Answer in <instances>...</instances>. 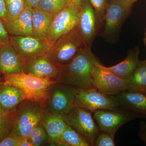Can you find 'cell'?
I'll return each instance as SVG.
<instances>
[{"mask_svg": "<svg viewBox=\"0 0 146 146\" xmlns=\"http://www.w3.org/2000/svg\"><path fill=\"white\" fill-rule=\"evenodd\" d=\"M91 51V47L82 48L70 63L58 67L56 82L84 89L94 88L92 72L94 65L98 62Z\"/></svg>", "mask_w": 146, "mask_h": 146, "instance_id": "cell-1", "label": "cell"}, {"mask_svg": "<svg viewBox=\"0 0 146 146\" xmlns=\"http://www.w3.org/2000/svg\"><path fill=\"white\" fill-rule=\"evenodd\" d=\"M70 0H41L36 8L52 19L67 6Z\"/></svg>", "mask_w": 146, "mask_h": 146, "instance_id": "cell-24", "label": "cell"}, {"mask_svg": "<svg viewBox=\"0 0 146 146\" xmlns=\"http://www.w3.org/2000/svg\"><path fill=\"white\" fill-rule=\"evenodd\" d=\"M78 26L86 46L91 47L94 39L101 30L102 23L89 0L82 1Z\"/></svg>", "mask_w": 146, "mask_h": 146, "instance_id": "cell-13", "label": "cell"}, {"mask_svg": "<svg viewBox=\"0 0 146 146\" xmlns=\"http://www.w3.org/2000/svg\"><path fill=\"white\" fill-rule=\"evenodd\" d=\"M61 117L68 125L80 133L91 146H94L100 129L92 112L85 108L75 106L69 114Z\"/></svg>", "mask_w": 146, "mask_h": 146, "instance_id": "cell-7", "label": "cell"}, {"mask_svg": "<svg viewBox=\"0 0 146 146\" xmlns=\"http://www.w3.org/2000/svg\"><path fill=\"white\" fill-rule=\"evenodd\" d=\"M46 112L42 104L25 100L14 112L12 128L9 136L28 138L33 129L41 122Z\"/></svg>", "mask_w": 146, "mask_h": 146, "instance_id": "cell-3", "label": "cell"}, {"mask_svg": "<svg viewBox=\"0 0 146 146\" xmlns=\"http://www.w3.org/2000/svg\"><path fill=\"white\" fill-rule=\"evenodd\" d=\"M143 43L145 46L146 47V28L145 32V34H144Z\"/></svg>", "mask_w": 146, "mask_h": 146, "instance_id": "cell-38", "label": "cell"}, {"mask_svg": "<svg viewBox=\"0 0 146 146\" xmlns=\"http://www.w3.org/2000/svg\"><path fill=\"white\" fill-rule=\"evenodd\" d=\"M25 100V95L18 87L4 84L0 86V108L5 112H13Z\"/></svg>", "mask_w": 146, "mask_h": 146, "instance_id": "cell-20", "label": "cell"}, {"mask_svg": "<svg viewBox=\"0 0 146 146\" xmlns=\"http://www.w3.org/2000/svg\"><path fill=\"white\" fill-rule=\"evenodd\" d=\"M31 146H40L48 145V137L44 128L40 122L33 129L28 138Z\"/></svg>", "mask_w": 146, "mask_h": 146, "instance_id": "cell-25", "label": "cell"}, {"mask_svg": "<svg viewBox=\"0 0 146 146\" xmlns=\"http://www.w3.org/2000/svg\"><path fill=\"white\" fill-rule=\"evenodd\" d=\"M23 72L40 78L52 79L56 81L58 70L46 54L38 57L25 59Z\"/></svg>", "mask_w": 146, "mask_h": 146, "instance_id": "cell-14", "label": "cell"}, {"mask_svg": "<svg viewBox=\"0 0 146 146\" xmlns=\"http://www.w3.org/2000/svg\"><path fill=\"white\" fill-rule=\"evenodd\" d=\"M1 46H0V48H1Z\"/></svg>", "mask_w": 146, "mask_h": 146, "instance_id": "cell-41", "label": "cell"}, {"mask_svg": "<svg viewBox=\"0 0 146 146\" xmlns=\"http://www.w3.org/2000/svg\"><path fill=\"white\" fill-rule=\"evenodd\" d=\"M23 139L17 136H9L0 142V146H21Z\"/></svg>", "mask_w": 146, "mask_h": 146, "instance_id": "cell-30", "label": "cell"}, {"mask_svg": "<svg viewBox=\"0 0 146 146\" xmlns=\"http://www.w3.org/2000/svg\"><path fill=\"white\" fill-rule=\"evenodd\" d=\"M58 146H91L80 133L69 125L62 133Z\"/></svg>", "mask_w": 146, "mask_h": 146, "instance_id": "cell-23", "label": "cell"}, {"mask_svg": "<svg viewBox=\"0 0 146 146\" xmlns=\"http://www.w3.org/2000/svg\"><path fill=\"white\" fill-rule=\"evenodd\" d=\"M138 137L144 142L146 146V121H141L139 122V130Z\"/></svg>", "mask_w": 146, "mask_h": 146, "instance_id": "cell-32", "label": "cell"}, {"mask_svg": "<svg viewBox=\"0 0 146 146\" xmlns=\"http://www.w3.org/2000/svg\"><path fill=\"white\" fill-rule=\"evenodd\" d=\"M41 0H27L26 6L32 8H36Z\"/></svg>", "mask_w": 146, "mask_h": 146, "instance_id": "cell-34", "label": "cell"}, {"mask_svg": "<svg viewBox=\"0 0 146 146\" xmlns=\"http://www.w3.org/2000/svg\"><path fill=\"white\" fill-rule=\"evenodd\" d=\"M15 111L7 113L0 119V142L10 134Z\"/></svg>", "mask_w": 146, "mask_h": 146, "instance_id": "cell-27", "label": "cell"}, {"mask_svg": "<svg viewBox=\"0 0 146 146\" xmlns=\"http://www.w3.org/2000/svg\"><path fill=\"white\" fill-rule=\"evenodd\" d=\"M140 50L138 47L129 50L125 59L122 62L111 67L104 68L118 77L126 81L129 79L138 66Z\"/></svg>", "mask_w": 146, "mask_h": 146, "instance_id": "cell-19", "label": "cell"}, {"mask_svg": "<svg viewBox=\"0 0 146 146\" xmlns=\"http://www.w3.org/2000/svg\"><path fill=\"white\" fill-rule=\"evenodd\" d=\"M52 20L46 13L36 7L33 8L32 13L33 36L50 42L49 35Z\"/></svg>", "mask_w": 146, "mask_h": 146, "instance_id": "cell-21", "label": "cell"}, {"mask_svg": "<svg viewBox=\"0 0 146 146\" xmlns=\"http://www.w3.org/2000/svg\"><path fill=\"white\" fill-rule=\"evenodd\" d=\"M55 82L52 79L40 78L23 72L18 74L4 76L3 84L18 87L23 93L26 100L44 106L50 86Z\"/></svg>", "mask_w": 146, "mask_h": 146, "instance_id": "cell-2", "label": "cell"}, {"mask_svg": "<svg viewBox=\"0 0 146 146\" xmlns=\"http://www.w3.org/2000/svg\"><path fill=\"white\" fill-rule=\"evenodd\" d=\"M75 106L85 108L92 113L99 110L118 108L112 96L101 93L95 88H79L76 94Z\"/></svg>", "mask_w": 146, "mask_h": 146, "instance_id": "cell-10", "label": "cell"}, {"mask_svg": "<svg viewBox=\"0 0 146 146\" xmlns=\"http://www.w3.org/2000/svg\"><path fill=\"white\" fill-rule=\"evenodd\" d=\"M82 1H83V0H70V1L75 3L79 5H81Z\"/></svg>", "mask_w": 146, "mask_h": 146, "instance_id": "cell-37", "label": "cell"}, {"mask_svg": "<svg viewBox=\"0 0 146 146\" xmlns=\"http://www.w3.org/2000/svg\"><path fill=\"white\" fill-rule=\"evenodd\" d=\"M112 96L119 108L146 118V94L125 90Z\"/></svg>", "mask_w": 146, "mask_h": 146, "instance_id": "cell-15", "label": "cell"}, {"mask_svg": "<svg viewBox=\"0 0 146 146\" xmlns=\"http://www.w3.org/2000/svg\"><path fill=\"white\" fill-rule=\"evenodd\" d=\"M3 80V78H2L1 77V74H0V86L2 85Z\"/></svg>", "mask_w": 146, "mask_h": 146, "instance_id": "cell-39", "label": "cell"}, {"mask_svg": "<svg viewBox=\"0 0 146 146\" xmlns=\"http://www.w3.org/2000/svg\"><path fill=\"white\" fill-rule=\"evenodd\" d=\"M108 0H89L90 4L94 9L103 23L104 16Z\"/></svg>", "mask_w": 146, "mask_h": 146, "instance_id": "cell-29", "label": "cell"}, {"mask_svg": "<svg viewBox=\"0 0 146 146\" xmlns=\"http://www.w3.org/2000/svg\"><path fill=\"white\" fill-rule=\"evenodd\" d=\"M7 113H9V112H5L1 108H0V119Z\"/></svg>", "mask_w": 146, "mask_h": 146, "instance_id": "cell-36", "label": "cell"}, {"mask_svg": "<svg viewBox=\"0 0 146 146\" xmlns=\"http://www.w3.org/2000/svg\"><path fill=\"white\" fill-rule=\"evenodd\" d=\"M125 1H127L133 3H134L135 2H136L137 1H139V0H125Z\"/></svg>", "mask_w": 146, "mask_h": 146, "instance_id": "cell-40", "label": "cell"}, {"mask_svg": "<svg viewBox=\"0 0 146 146\" xmlns=\"http://www.w3.org/2000/svg\"><path fill=\"white\" fill-rule=\"evenodd\" d=\"M27 0H4L7 22L13 21L23 12L26 7Z\"/></svg>", "mask_w": 146, "mask_h": 146, "instance_id": "cell-26", "label": "cell"}, {"mask_svg": "<svg viewBox=\"0 0 146 146\" xmlns=\"http://www.w3.org/2000/svg\"><path fill=\"white\" fill-rule=\"evenodd\" d=\"M21 146H31V144L28 138H25L22 141Z\"/></svg>", "mask_w": 146, "mask_h": 146, "instance_id": "cell-35", "label": "cell"}, {"mask_svg": "<svg viewBox=\"0 0 146 146\" xmlns=\"http://www.w3.org/2000/svg\"><path fill=\"white\" fill-rule=\"evenodd\" d=\"M78 87L55 82L50 86L44 104L47 112L55 115H68L75 107Z\"/></svg>", "mask_w": 146, "mask_h": 146, "instance_id": "cell-6", "label": "cell"}, {"mask_svg": "<svg viewBox=\"0 0 146 146\" xmlns=\"http://www.w3.org/2000/svg\"><path fill=\"white\" fill-rule=\"evenodd\" d=\"M133 4L125 0H108L100 35L108 42H115Z\"/></svg>", "mask_w": 146, "mask_h": 146, "instance_id": "cell-5", "label": "cell"}, {"mask_svg": "<svg viewBox=\"0 0 146 146\" xmlns=\"http://www.w3.org/2000/svg\"><path fill=\"white\" fill-rule=\"evenodd\" d=\"M9 44L17 53L25 59L46 54L52 44L51 42L33 36H10Z\"/></svg>", "mask_w": 146, "mask_h": 146, "instance_id": "cell-12", "label": "cell"}, {"mask_svg": "<svg viewBox=\"0 0 146 146\" xmlns=\"http://www.w3.org/2000/svg\"><path fill=\"white\" fill-rule=\"evenodd\" d=\"M127 91L146 94V60L141 61L130 78L125 81Z\"/></svg>", "mask_w": 146, "mask_h": 146, "instance_id": "cell-22", "label": "cell"}, {"mask_svg": "<svg viewBox=\"0 0 146 146\" xmlns=\"http://www.w3.org/2000/svg\"><path fill=\"white\" fill-rule=\"evenodd\" d=\"M25 59L15 51L10 44L0 48V74L4 76L13 75L23 72Z\"/></svg>", "mask_w": 146, "mask_h": 146, "instance_id": "cell-16", "label": "cell"}, {"mask_svg": "<svg viewBox=\"0 0 146 146\" xmlns=\"http://www.w3.org/2000/svg\"><path fill=\"white\" fill-rule=\"evenodd\" d=\"M33 8L26 7L19 16L10 22H4L9 36H33L32 13Z\"/></svg>", "mask_w": 146, "mask_h": 146, "instance_id": "cell-17", "label": "cell"}, {"mask_svg": "<svg viewBox=\"0 0 146 146\" xmlns=\"http://www.w3.org/2000/svg\"><path fill=\"white\" fill-rule=\"evenodd\" d=\"M9 36L6 29L3 21L0 18V46L9 44Z\"/></svg>", "mask_w": 146, "mask_h": 146, "instance_id": "cell-31", "label": "cell"}, {"mask_svg": "<svg viewBox=\"0 0 146 146\" xmlns=\"http://www.w3.org/2000/svg\"><path fill=\"white\" fill-rule=\"evenodd\" d=\"M0 18L4 22L7 21L6 9L4 0H0Z\"/></svg>", "mask_w": 146, "mask_h": 146, "instance_id": "cell-33", "label": "cell"}, {"mask_svg": "<svg viewBox=\"0 0 146 146\" xmlns=\"http://www.w3.org/2000/svg\"><path fill=\"white\" fill-rule=\"evenodd\" d=\"M92 76L94 88L103 94L115 96L126 90L125 80L106 70L100 61L94 65Z\"/></svg>", "mask_w": 146, "mask_h": 146, "instance_id": "cell-11", "label": "cell"}, {"mask_svg": "<svg viewBox=\"0 0 146 146\" xmlns=\"http://www.w3.org/2000/svg\"><path fill=\"white\" fill-rule=\"evenodd\" d=\"M86 46L78 26L54 42L46 55L58 68L70 63L79 51Z\"/></svg>", "mask_w": 146, "mask_h": 146, "instance_id": "cell-4", "label": "cell"}, {"mask_svg": "<svg viewBox=\"0 0 146 146\" xmlns=\"http://www.w3.org/2000/svg\"><path fill=\"white\" fill-rule=\"evenodd\" d=\"M94 113V119L100 130L113 137L120 128L126 123L135 119L142 118L140 115L120 108L99 110Z\"/></svg>", "mask_w": 146, "mask_h": 146, "instance_id": "cell-8", "label": "cell"}, {"mask_svg": "<svg viewBox=\"0 0 146 146\" xmlns=\"http://www.w3.org/2000/svg\"><path fill=\"white\" fill-rule=\"evenodd\" d=\"M81 5L70 1L64 9L53 18L49 40L52 43L78 25Z\"/></svg>", "mask_w": 146, "mask_h": 146, "instance_id": "cell-9", "label": "cell"}, {"mask_svg": "<svg viewBox=\"0 0 146 146\" xmlns=\"http://www.w3.org/2000/svg\"><path fill=\"white\" fill-rule=\"evenodd\" d=\"M40 123L48 137V145L58 146L60 137L68 125L60 115L46 112Z\"/></svg>", "mask_w": 146, "mask_h": 146, "instance_id": "cell-18", "label": "cell"}, {"mask_svg": "<svg viewBox=\"0 0 146 146\" xmlns=\"http://www.w3.org/2000/svg\"><path fill=\"white\" fill-rule=\"evenodd\" d=\"M94 146H115L114 137L104 131L100 130L96 138Z\"/></svg>", "mask_w": 146, "mask_h": 146, "instance_id": "cell-28", "label": "cell"}]
</instances>
